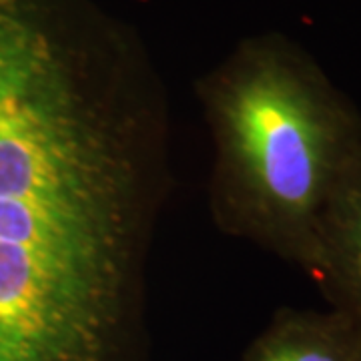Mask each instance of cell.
Instances as JSON below:
<instances>
[{"instance_id": "obj_4", "label": "cell", "mask_w": 361, "mask_h": 361, "mask_svg": "<svg viewBox=\"0 0 361 361\" xmlns=\"http://www.w3.org/2000/svg\"><path fill=\"white\" fill-rule=\"evenodd\" d=\"M357 322L341 311L279 310L241 361H355Z\"/></svg>"}, {"instance_id": "obj_2", "label": "cell", "mask_w": 361, "mask_h": 361, "mask_svg": "<svg viewBox=\"0 0 361 361\" xmlns=\"http://www.w3.org/2000/svg\"><path fill=\"white\" fill-rule=\"evenodd\" d=\"M223 235L310 271L323 211L361 153V113L281 32L239 40L195 82Z\"/></svg>"}, {"instance_id": "obj_1", "label": "cell", "mask_w": 361, "mask_h": 361, "mask_svg": "<svg viewBox=\"0 0 361 361\" xmlns=\"http://www.w3.org/2000/svg\"><path fill=\"white\" fill-rule=\"evenodd\" d=\"M167 85L97 0H0V361H142Z\"/></svg>"}, {"instance_id": "obj_5", "label": "cell", "mask_w": 361, "mask_h": 361, "mask_svg": "<svg viewBox=\"0 0 361 361\" xmlns=\"http://www.w3.org/2000/svg\"><path fill=\"white\" fill-rule=\"evenodd\" d=\"M355 361H361V323H357V355Z\"/></svg>"}, {"instance_id": "obj_3", "label": "cell", "mask_w": 361, "mask_h": 361, "mask_svg": "<svg viewBox=\"0 0 361 361\" xmlns=\"http://www.w3.org/2000/svg\"><path fill=\"white\" fill-rule=\"evenodd\" d=\"M305 275L331 310L361 323V153L323 211Z\"/></svg>"}]
</instances>
